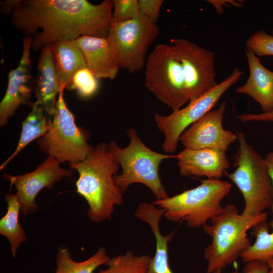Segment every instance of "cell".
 <instances>
[{"label": "cell", "mask_w": 273, "mask_h": 273, "mask_svg": "<svg viewBox=\"0 0 273 273\" xmlns=\"http://www.w3.org/2000/svg\"><path fill=\"white\" fill-rule=\"evenodd\" d=\"M113 0H9L2 3L14 27L32 38L31 48L81 36L107 38L112 24Z\"/></svg>", "instance_id": "6da1fadb"}, {"label": "cell", "mask_w": 273, "mask_h": 273, "mask_svg": "<svg viewBox=\"0 0 273 273\" xmlns=\"http://www.w3.org/2000/svg\"><path fill=\"white\" fill-rule=\"evenodd\" d=\"M69 165L78 173L76 192L87 203L90 220L100 222L110 219L115 206L123 202V194L114 181L120 165L108 144H98L84 160Z\"/></svg>", "instance_id": "7a4b0ae2"}, {"label": "cell", "mask_w": 273, "mask_h": 273, "mask_svg": "<svg viewBox=\"0 0 273 273\" xmlns=\"http://www.w3.org/2000/svg\"><path fill=\"white\" fill-rule=\"evenodd\" d=\"M267 216L265 212L252 216L239 214L236 206L229 204L210 219V225L204 224V232L212 239L204 251L208 262L206 273L221 270L240 257L251 245L247 232L258 223L266 221Z\"/></svg>", "instance_id": "3957f363"}, {"label": "cell", "mask_w": 273, "mask_h": 273, "mask_svg": "<svg viewBox=\"0 0 273 273\" xmlns=\"http://www.w3.org/2000/svg\"><path fill=\"white\" fill-rule=\"evenodd\" d=\"M230 183L218 178H206L191 189L172 197L157 199L153 203L162 209L169 221H184L190 228L202 227L223 208V199L232 189Z\"/></svg>", "instance_id": "277c9868"}, {"label": "cell", "mask_w": 273, "mask_h": 273, "mask_svg": "<svg viewBox=\"0 0 273 273\" xmlns=\"http://www.w3.org/2000/svg\"><path fill=\"white\" fill-rule=\"evenodd\" d=\"M126 133L130 140L127 147L120 148L114 141L108 143L122 168L121 173L114 177L115 184L123 194L131 185L140 183L147 186L157 199L168 198L159 175V167L163 160L174 158V155L152 150L143 143L133 128H128Z\"/></svg>", "instance_id": "5b68a950"}, {"label": "cell", "mask_w": 273, "mask_h": 273, "mask_svg": "<svg viewBox=\"0 0 273 273\" xmlns=\"http://www.w3.org/2000/svg\"><path fill=\"white\" fill-rule=\"evenodd\" d=\"M239 148L233 163L234 170L225 173L237 187L244 200L242 214L255 215L271 209L273 187L264 160L248 143L243 132L237 131Z\"/></svg>", "instance_id": "8992f818"}, {"label": "cell", "mask_w": 273, "mask_h": 273, "mask_svg": "<svg viewBox=\"0 0 273 273\" xmlns=\"http://www.w3.org/2000/svg\"><path fill=\"white\" fill-rule=\"evenodd\" d=\"M64 89L63 87L60 90L48 131L37 143L41 152L53 156L60 163L69 164L84 160L94 147L88 142L89 133L77 126L65 101Z\"/></svg>", "instance_id": "52a82bcc"}, {"label": "cell", "mask_w": 273, "mask_h": 273, "mask_svg": "<svg viewBox=\"0 0 273 273\" xmlns=\"http://www.w3.org/2000/svg\"><path fill=\"white\" fill-rule=\"evenodd\" d=\"M145 86L173 111L189 100L182 66L171 45L160 44L149 54L146 63Z\"/></svg>", "instance_id": "ba28073f"}, {"label": "cell", "mask_w": 273, "mask_h": 273, "mask_svg": "<svg viewBox=\"0 0 273 273\" xmlns=\"http://www.w3.org/2000/svg\"><path fill=\"white\" fill-rule=\"evenodd\" d=\"M159 32L156 23L140 12L132 20L112 23L107 39L120 67L133 73L141 70L146 63L147 51Z\"/></svg>", "instance_id": "9c48e42d"}, {"label": "cell", "mask_w": 273, "mask_h": 273, "mask_svg": "<svg viewBox=\"0 0 273 273\" xmlns=\"http://www.w3.org/2000/svg\"><path fill=\"white\" fill-rule=\"evenodd\" d=\"M243 72L235 68L233 72L214 88L190 102L184 108L167 116L156 113L154 121L164 135L163 150L169 153L176 151L179 138L190 126L211 110L223 94L241 77Z\"/></svg>", "instance_id": "30bf717a"}, {"label": "cell", "mask_w": 273, "mask_h": 273, "mask_svg": "<svg viewBox=\"0 0 273 273\" xmlns=\"http://www.w3.org/2000/svg\"><path fill=\"white\" fill-rule=\"evenodd\" d=\"M171 46L185 73L189 103L217 86L212 52L183 38L174 39Z\"/></svg>", "instance_id": "8fae6325"}, {"label": "cell", "mask_w": 273, "mask_h": 273, "mask_svg": "<svg viewBox=\"0 0 273 273\" xmlns=\"http://www.w3.org/2000/svg\"><path fill=\"white\" fill-rule=\"evenodd\" d=\"M60 162L49 156L34 171L25 174L12 175L4 174V178L14 186L21 204V211L24 216L37 212L39 207L35 202L38 194L43 189H52L54 184L73 173V169L63 168Z\"/></svg>", "instance_id": "7c38bea8"}, {"label": "cell", "mask_w": 273, "mask_h": 273, "mask_svg": "<svg viewBox=\"0 0 273 273\" xmlns=\"http://www.w3.org/2000/svg\"><path fill=\"white\" fill-rule=\"evenodd\" d=\"M226 103L222 102L218 109L210 110L187 128L179 142L186 149H212L225 151L238 139L236 133L225 129L222 120Z\"/></svg>", "instance_id": "4fadbf2b"}, {"label": "cell", "mask_w": 273, "mask_h": 273, "mask_svg": "<svg viewBox=\"0 0 273 273\" xmlns=\"http://www.w3.org/2000/svg\"><path fill=\"white\" fill-rule=\"evenodd\" d=\"M32 38L23 39V52L18 66L9 72L6 94L0 103V125L8 123L22 104L29 102L33 90L30 49Z\"/></svg>", "instance_id": "5bb4252c"}, {"label": "cell", "mask_w": 273, "mask_h": 273, "mask_svg": "<svg viewBox=\"0 0 273 273\" xmlns=\"http://www.w3.org/2000/svg\"><path fill=\"white\" fill-rule=\"evenodd\" d=\"M226 152L205 149L194 150L185 148L174 158L180 175L186 177H203L220 179L230 167Z\"/></svg>", "instance_id": "9a60e30c"}, {"label": "cell", "mask_w": 273, "mask_h": 273, "mask_svg": "<svg viewBox=\"0 0 273 273\" xmlns=\"http://www.w3.org/2000/svg\"><path fill=\"white\" fill-rule=\"evenodd\" d=\"M86 67L98 79H113L120 69L116 55L107 38L81 36L74 40Z\"/></svg>", "instance_id": "2e32d148"}, {"label": "cell", "mask_w": 273, "mask_h": 273, "mask_svg": "<svg viewBox=\"0 0 273 273\" xmlns=\"http://www.w3.org/2000/svg\"><path fill=\"white\" fill-rule=\"evenodd\" d=\"M164 211L153 203H140L134 212V216L149 225L155 240V254L145 273H173L171 270L168 256V244L172 240L174 232L162 235L160 229V221Z\"/></svg>", "instance_id": "e0dca14e"}, {"label": "cell", "mask_w": 273, "mask_h": 273, "mask_svg": "<svg viewBox=\"0 0 273 273\" xmlns=\"http://www.w3.org/2000/svg\"><path fill=\"white\" fill-rule=\"evenodd\" d=\"M249 76L236 92L248 95L260 106L263 113L273 111V71L265 67L252 51L245 52Z\"/></svg>", "instance_id": "ac0fdd59"}, {"label": "cell", "mask_w": 273, "mask_h": 273, "mask_svg": "<svg viewBox=\"0 0 273 273\" xmlns=\"http://www.w3.org/2000/svg\"><path fill=\"white\" fill-rule=\"evenodd\" d=\"M61 88L55 70L51 44H47L41 48L35 94V102L51 118L54 113L57 98Z\"/></svg>", "instance_id": "d6986e66"}, {"label": "cell", "mask_w": 273, "mask_h": 273, "mask_svg": "<svg viewBox=\"0 0 273 273\" xmlns=\"http://www.w3.org/2000/svg\"><path fill=\"white\" fill-rule=\"evenodd\" d=\"M51 47L60 87L66 89L73 74L86 67L83 57L74 41H56Z\"/></svg>", "instance_id": "ffe728a7"}, {"label": "cell", "mask_w": 273, "mask_h": 273, "mask_svg": "<svg viewBox=\"0 0 273 273\" xmlns=\"http://www.w3.org/2000/svg\"><path fill=\"white\" fill-rule=\"evenodd\" d=\"M52 118L35 101L31 110L23 121L20 137L13 153L1 165L3 169L8 163L33 140L43 136L48 131Z\"/></svg>", "instance_id": "44dd1931"}, {"label": "cell", "mask_w": 273, "mask_h": 273, "mask_svg": "<svg viewBox=\"0 0 273 273\" xmlns=\"http://www.w3.org/2000/svg\"><path fill=\"white\" fill-rule=\"evenodd\" d=\"M4 199L7 204V212L0 219V234L8 239L13 256L15 257L21 244L27 240L19 222L21 204L16 194H6Z\"/></svg>", "instance_id": "7402d4cb"}, {"label": "cell", "mask_w": 273, "mask_h": 273, "mask_svg": "<svg viewBox=\"0 0 273 273\" xmlns=\"http://www.w3.org/2000/svg\"><path fill=\"white\" fill-rule=\"evenodd\" d=\"M110 259L105 248L101 247L88 258L77 262L72 259L68 247L62 245L57 251V267L53 273H94L98 267L106 264Z\"/></svg>", "instance_id": "603a6c76"}, {"label": "cell", "mask_w": 273, "mask_h": 273, "mask_svg": "<svg viewBox=\"0 0 273 273\" xmlns=\"http://www.w3.org/2000/svg\"><path fill=\"white\" fill-rule=\"evenodd\" d=\"M252 234L256 241L241 254L242 261L245 263L253 261L267 263L273 258V214L269 223L264 221L254 225Z\"/></svg>", "instance_id": "cb8c5ba5"}, {"label": "cell", "mask_w": 273, "mask_h": 273, "mask_svg": "<svg viewBox=\"0 0 273 273\" xmlns=\"http://www.w3.org/2000/svg\"><path fill=\"white\" fill-rule=\"evenodd\" d=\"M151 259L149 255H138L131 250L127 251L110 258L105 264L106 268H101L94 273H145Z\"/></svg>", "instance_id": "d4e9b609"}, {"label": "cell", "mask_w": 273, "mask_h": 273, "mask_svg": "<svg viewBox=\"0 0 273 273\" xmlns=\"http://www.w3.org/2000/svg\"><path fill=\"white\" fill-rule=\"evenodd\" d=\"M99 88V79L86 67L77 70L72 76L66 89L75 90L83 99L94 96Z\"/></svg>", "instance_id": "484cf974"}, {"label": "cell", "mask_w": 273, "mask_h": 273, "mask_svg": "<svg viewBox=\"0 0 273 273\" xmlns=\"http://www.w3.org/2000/svg\"><path fill=\"white\" fill-rule=\"evenodd\" d=\"M246 47L257 56H273V35L257 30L248 39Z\"/></svg>", "instance_id": "4316f807"}, {"label": "cell", "mask_w": 273, "mask_h": 273, "mask_svg": "<svg viewBox=\"0 0 273 273\" xmlns=\"http://www.w3.org/2000/svg\"><path fill=\"white\" fill-rule=\"evenodd\" d=\"M112 23H121L134 18L140 13L138 0H113Z\"/></svg>", "instance_id": "83f0119b"}, {"label": "cell", "mask_w": 273, "mask_h": 273, "mask_svg": "<svg viewBox=\"0 0 273 273\" xmlns=\"http://www.w3.org/2000/svg\"><path fill=\"white\" fill-rule=\"evenodd\" d=\"M163 3V0H138L139 11L156 23Z\"/></svg>", "instance_id": "f1b7e54d"}, {"label": "cell", "mask_w": 273, "mask_h": 273, "mask_svg": "<svg viewBox=\"0 0 273 273\" xmlns=\"http://www.w3.org/2000/svg\"><path fill=\"white\" fill-rule=\"evenodd\" d=\"M221 271L216 270L213 273H221ZM232 273L239 272L236 270ZM243 273H269V268L267 263L258 261H250L246 263Z\"/></svg>", "instance_id": "f546056e"}, {"label": "cell", "mask_w": 273, "mask_h": 273, "mask_svg": "<svg viewBox=\"0 0 273 273\" xmlns=\"http://www.w3.org/2000/svg\"><path fill=\"white\" fill-rule=\"evenodd\" d=\"M243 122L250 121H273V111L259 114L244 113L236 116Z\"/></svg>", "instance_id": "4dcf8cb0"}, {"label": "cell", "mask_w": 273, "mask_h": 273, "mask_svg": "<svg viewBox=\"0 0 273 273\" xmlns=\"http://www.w3.org/2000/svg\"><path fill=\"white\" fill-rule=\"evenodd\" d=\"M264 159L273 187V152L268 153ZM270 209L273 213V204Z\"/></svg>", "instance_id": "1f68e13d"}, {"label": "cell", "mask_w": 273, "mask_h": 273, "mask_svg": "<svg viewBox=\"0 0 273 273\" xmlns=\"http://www.w3.org/2000/svg\"><path fill=\"white\" fill-rule=\"evenodd\" d=\"M267 263L269 268V273H273V258L269 260Z\"/></svg>", "instance_id": "d6a6232c"}, {"label": "cell", "mask_w": 273, "mask_h": 273, "mask_svg": "<svg viewBox=\"0 0 273 273\" xmlns=\"http://www.w3.org/2000/svg\"><path fill=\"white\" fill-rule=\"evenodd\" d=\"M272 34L273 35V30H272Z\"/></svg>", "instance_id": "836d02e7"}]
</instances>
